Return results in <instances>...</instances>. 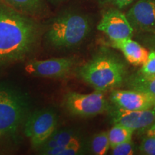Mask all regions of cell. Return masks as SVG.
<instances>
[{
    "mask_svg": "<svg viewBox=\"0 0 155 155\" xmlns=\"http://www.w3.org/2000/svg\"><path fill=\"white\" fill-rule=\"evenodd\" d=\"M42 32V25L34 17L0 1V67L28 57Z\"/></svg>",
    "mask_w": 155,
    "mask_h": 155,
    "instance_id": "obj_1",
    "label": "cell"
},
{
    "mask_svg": "<svg viewBox=\"0 0 155 155\" xmlns=\"http://www.w3.org/2000/svg\"><path fill=\"white\" fill-rule=\"evenodd\" d=\"M31 112L27 93L9 83H0V152L19 144Z\"/></svg>",
    "mask_w": 155,
    "mask_h": 155,
    "instance_id": "obj_2",
    "label": "cell"
},
{
    "mask_svg": "<svg viewBox=\"0 0 155 155\" xmlns=\"http://www.w3.org/2000/svg\"><path fill=\"white\" fill-rule=\"evenodd\" d=\"M90 19L75 11L63 12L50 19L44 32L47 43L55 48L76 47L91 32Z\"/></svg>",
    "mask_w": 155,
    "mask_h": 155,
    "instance_id": "obj_3",
    "label": "cell"
},
{
    "mask_svg": "<svg viewBox=\"0 0 155 155\" xmlns=\"http://www.w3.org/2000/svg\"><path fill=\"white\" fill-rule=\"evenodd\" d=\"M79 77L96 91H106L121 86L126 78L123 62L109 54L94 56L78 70Z\"/></svg>",
    "mask_w": 155,
    "mask_h": 155,
    "instance_id": "obj_4",
    "label": "cell"
},
{
    "mask_svg": "<svg viewBox=\"0 0 155 155\" xmlns=\"http://www.w3.org/2000/svg\"><path fill=\"white\" fill-rule=\"evenodd\" d=\"M58 116L53 108L32 111L25 124L24 133L32 148L38 151L57 129Z\"/></svg>",
    "mask_w": 155,
    "mask_h": 155,
    "instance_id": "obj_5",
    "label": "cell"
},
{
    "mask_svg": "<svg viewBox=\"0 0 155 155\" xmlns=\"http://www.w3.org/2000/svg\"><path fill=\"white\" fill-rule=\"evenodd\" d=\"M63 106L70 114L79 117H91L107 111L108 103L104 91L91 94L68 92L63 98Z\"/></svg>",
    "mask_w": 155,
    "mask_h": 155,
    "instance_id": "obj_6",
    "label": "cell"
},
{
    "mask_svg": "<svg viewBox=\"0 0 155 155\" xmlns=\"http://www.w3.org/2000/svg\"><path fill=\"white\" fill-rule=\"evenodd\" d=\"M74 58H53L45 60H32L25 65L28 74L45 78H61L66 76L75 65Z\"/></svg>",
    "mask_w": 155,
    "mask_h": 155,
    "instance_id": "obj_7",
    "label": "cell"
},
{
    "mask_svg": "<svg viewBox=\"0 0 155 155\" xmlns=\"http://www.w3.org/2000/svg\"><path fill=\"white\" fill-rule=\"evenodd\" d=\"M97 29L106 34L111 41L131 38L134 32L127 15L116 9H109L103 15Z\"/></svg>",
    "mask_w": 155,
    "mask_h": 155,
    "instance_id": "obj_8",
    "label": "cell"
},
{
    "mask_svg": "<svg viewBox=\"0 0 155 155\" xmlns=\"http://www.w3.org/2000/svg\"><path fill=\"white\" fill-rule=\"evenodd\" d=\"M126 15L134 31L155 32V0H139Z\"/></svg>",
    "mask_w": 155,
    "mask_h": 155,
    "instance_id": "obj_9",
    "label": "cell"
},
{
    "mask_svg": "<svg viewBox=\"0 0 155 155\" xmlns=\"http://www.w3.org/2000/svg\"><path fill=\"white\" fill-rule=\"evenodd\" d=\"M111 101L116 107L129 111L155 108V98L147 93L135 90H114Z\"/></svg>",
    "mask_w": 155,
    "mask_h": 155,
    "instance_id": "obj_10",
    "label": "cell"
},
{
    "mask_svg": "<svg viewBox=\"0 0 155 155\" xmlns=\"http://www.w3.org/2000/svg\"><path fill=\"white\" fill-rule=\"evenodd\" d=\"M111 116L114 124L124 126L134 131L148 129L155 123V108L129 111L116 107Z\"/></svg>",
    "mask_w": 155,
    "mask_h": 155,
    "instance_id": "obj_11",
    "label": "cell"
},
{
    "mask_svg": "<svg viewBox=\"0 0 155 155\" xmlns=\"http://www.w3.org/2000/svg\"><path fill=\"white\" fill-rule=\"evenodd\" d=\"M110 45L112 48L121 50L126 60L136 66L142 65L146 62L149 55V52L146 48L131 38L111 41Z\"/></svg>",
    "mask_w": 155,
    "mask_h": 155,
    "instance_id": "obj_12",
    "label": "cell"
},
{
    "mask_svg": "<svg viewBox=\"0 0 155 155\" xmlns=\"http://www.w3.org/2000/svg\"><path fill=\"white\" fill-rule=\"evenodd\" d=\"M81 139L78 134L73 129H62L60 130L56 129L38 151L39 154H41L42 152L50 149L67 146Z\"/></svg>",
    "mask_w": 155,
    "mask_h": 155,
    "instance_id": "obj_13",
    "label": "cell"
},
{
    "mask_svg": "<svg viewBox=\"0 0 155 155\" xmlns=\"http://www.w3.org/2000/svg\"><path fill=\"white\" fill-rule=\"evenodd\" d=\"M12 7L32 17L46 15L48 7L43 0H3Z\"/></svg>",
    "mask_w": 155,
    "mask_h": 155,
    "instance_id": "obj_14",
    "label": "cell"
},
{
    "mask_svg": "<svg viewBox=\"0 0 155 155\" xmlns=\"http://www.w3.org/2000/svg\"><path fill=\"white\" fill-rule=\"evenodd\" d=\"M127 85L129 89L147 93L155 98V75H143L137 72L127 78Z\"/></svg>",
    "mask_w": 155,
    "mask_h": 155,
    "instance_id": "obj_15",
    "label": "cell"
},
{
    "mask_svg": "<svg viewBox=\"0 0 155 155\" xmlns=\"http://www.w3.org/2000/svg\"><path fill=\"white\" fill-rule=\"evenodd\" d=\"M133 134L134 131L124 126L114 124L113 127L108 131L110 148L126 141H131Z\"/></svg>",
    "mask_w": 155,
    "mask_h": 155,
    "instance_id": "obj_16",
    "label": "cell"
},
{
    "mask_svg": "<svg viewBox=\"0 0 155 155\" xmlns=\"http://www.w3.org/2000/svg\"><path fill=\"white\" fill-rule=\"evenodd\" d=\"M85 144L82 139L72 142L67 146L63 147H57L46 150L40 154L44 155H78L84 154Z\"/></svg>",
    "mask_w": 155,
    "mask_h": 155,
    "instance_id": "obj_17",
    "label": "cell"
},
{
    "mask_svg": "<svg viewBox=\"0 0 155 155\" xmlns=\"http://www.w3.org/2000/svg\"><path fill=\"white\" fill-rule=\"evenodd\" d=\"M91 150L94 154L105 155L110 148L108 131H101L92 137L91 141Z\"/></svg>",
    "mask_w": 155,
    "mask_h": 155,
    "instance_id": "obj_18",
    "label": "cell"
},
{
    "mask_svg": "<svg viewBox=\"0 0 155 155\" xmlns=\"http://www.w3.org/2000/svg\"><path fill=\"white\" fill-rule=\"evenodd\" d=\"M137 73L143 75H155V50L149 53L146 62L141 65Z\"/></svg>",
    "mask_w": 155,
    "mask_h": 155,
    "instance_id": "obj_19",
    "label": "cell"
},
{
    "mask_svg": "<svg viewBox=\"0 0 155 155\" xmlns=\"http://www.w3.org/2000/svg\"><path fill=\"white\" fill-rule=\"evenodd\" d=\"M111 150L113 155H132L134 154V145L131 140L116 145Z\"/></svg>",
    "mask_w": 155,
    "mask_h": 155,
    "instance_id": "obj_20",
    "label": "cell"
},
{
    "mask_svg": "<svg viewBox=\"0 0 155 155\" xmlns=\"http://www.w3.org/2000/svg\"><path fill=\"white\" fill-rule=\"evenodd\" d=\"M139 150L144 154L155 155V138L146 136L139 146Z\"/></svg>",
    "mask_w": 155,
    "mask_h": 155,
    "instance_id": "obj_21",
    "label": "cell"
},
{
    "mask_svg": "<svg viewBox=\"0 0 155 155\" xmlns=\"http://www.w3.org/2000/svg\"><path fill=\"white\" fill-rule=\"evenodd\" d=\"M105 2L116 6L117 8L123 9L134 2V0H104Z\"/></svg>",
    "mask_w": 155,
    "mask_h": 155,
    "instance_id": "obj_22",
    "label": "cell"
},
{
    "mask_svg": "<svg viewBox=\"0 0 155 155\" xmlns=\"http://www.w3.org/2000/svg\"><path fill=\"white\" fill-rule=\"evenodd\" d=\"M144 42L146 45L152 49V50H155V32L150 33V35L147 36L144 38Z\"/></svg>",
    "mask_w": 155,
    "mask_h": 155,
    "instance_id": "obj_23",
    "label": "cell"
},
{
    "mask_svg": "<svg viewBox=\"0 0 155 155\" xmlns=\"http://www.w3.org/2000/svg\"><path fill=\"white\" fill-rule=\"evenodd\" d=\"M146 136H149V137H152L155 138V123L147 129Z\"/></svg>",
    "mask_w": 155,
    "mask_h": 155,
    "instance_id": "obj_24",
    "label": "cell"
},
{
    "mask_svg": "<svg viewBox=\"0 0 155 155\" xmlns=\"http://www.w3.org/2000/svg\"><path fill=\"white\" fill-rule=\"evenodd\" d=\"M49 1L53 5H58V4L62 2H64L65 0H49Z\"/></svg>",
    "mask_w": 155,
    "mask_h": 155,
    "instance_id": "obj_25",
    "label": "cell"
},
{
    "mask_svg": "<svg viewBox=\"0 0 155 155\" xmlns=\"http://www.w3.org/2000/svg\"><path fill=\"white\" fill-rule=\"evenodd\" d=\"M0 1H3V0H0ZM4 2V1H3Z\"/></svg>",
    "mask_w": 155,
    "mask_h": 155,
    "instance_id": "obj_26",
    "label": "cell"
}]
</instances>
